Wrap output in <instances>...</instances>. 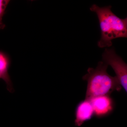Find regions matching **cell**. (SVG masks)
I'll use <instances>...</instances> for the list:
<instances>
[{
	"mask_svg": "<svg viewBox=\"0 0 127 127\" xmlns=\"http://www.w3.org/2000/svg\"><path fill=\"white\" fill-rule=\"evenodd\" d=\"M88 100L93 107L94 116L98 118L108 116L114 109V102L110 95L98 96Z\"/></svg>",
	"mask_w": 127,
	"mask_h": 127,
	"instance_id": "obj_4",
	"label": "cell"
},
{
	"mask_svg": "<svg viewBox=\"0 0 127 127\" xmlns=\"http://www.w3.org/2000/svg\"><path fill=\"white\" fill-rule=\"evenodd\" d=\"M108 65L103 61L99 62L95 68L89 67L87 73L82 79L87 82L85 99L103 95H110L114 91H121L122 87L118 79L107 72Z\"/></svg>",
	"mask_w": 127,
	"mask_h": 127,
	"instance_id": "obj_2",
	"label": "cell"
},
{
	"mask_svg": "<svg viewBox=\"0 0 127 127\" xmlns=\"http://www.w3.org/2000/svg\"><path fill=\"white\" fill-rule=\"evenodd\" d=\"M109 5L100 7L93 5L90 8L91 11L96 14L99 21L101 37L97 42L98 47H110L114 39L127 37V18H121L115 15Z\"/></svg>",
	"mask_w": 127,
	"mask_h": 127,
	"instance_id": "obj_1",
	"label": "cell"
},
{
	"mask_svg": "<svg viewBox=\"0 0 127 127\" xmlns=\"http://www.w3.org/2000/svg\"><path fill=\"white\" fill-rule=\"evenodd\" d=\"M10 63L9 58L3 53L0 52V75L5 83L7 90L9 92H14L13 84L9 73L8 70Z\"/></svg>",
	"mask_w": 127,
	"mask_h": 127,
	"instance_id": "obj_6",
	"label": "cell"
},
{
	"mask_svg": "<svg viewBox=\"0 0 127 127\" xmlns=\"http://www.w3.org/2000/svg\"><path fill=\"white\" fill-rule=\"evenodd\" d=\"M75 125L78 127L93 117L94 111L90 100L85 99L78 104L75 110Z\"/></svg>",
	"mask_w": 127,
	"mask_h": 127,
	"instance_id": "obj_5",
	"label": "cell"
},
{
	"mask_svg": "<svg viewBox=\"0 0 127 127\" xmlns=\"http://www.w3.org/2000/svg\"><path fill=\"white\" fill-rule=\"evenodd\" d=\"M0 78H1V77L0 75Z\"/></svg>",
	"mask_w": 127,
	"mask_h": 127,
	"instance_id": "obj_8",
	"label": "cell"
},
{
	"mask_svg": "<svg viewBox=\"0 0 127 127\" xmlns=\"http://www.w3.org/2000/svg\"><path fill=\"white\" fill-rule=\"evenodd\" d=\"M102 61L111 66L116 73V76L127 92V65L121 57L117 55L112 48H106L102 55Z\"/></svg>",
	"mask_w": 127,
	"mask_h": 127,
	"instance_id": "obj_3",
	"label": "cell"
},
{
	"mask_svg": "<svg viewBox=\"0 0 127 127\" xmlns=\"http://www.w3.org/2000/svg\"><path fill=\"white\" fill-rule=\"evenodd\" d=\"M10 2L8 0H0V29H2L5 27V25L2 23V17L4 14L6 9Z\"/></svg>",
	"mask_w": 127,
	"mask_h": 127,
	"instance_id": "obj_7",
	"label": "cell"
}]
</instances>
